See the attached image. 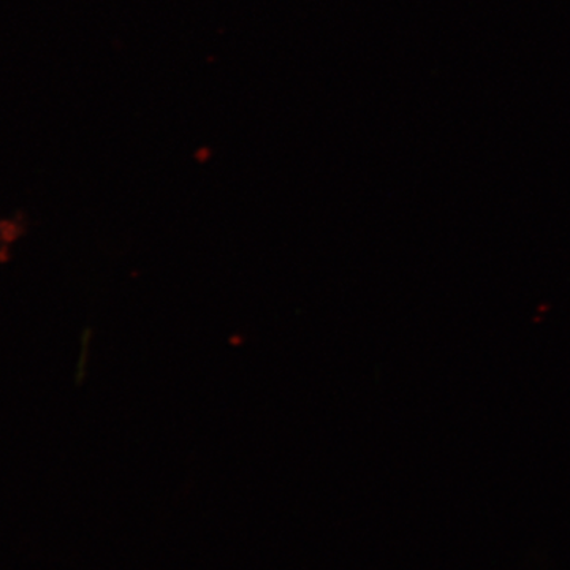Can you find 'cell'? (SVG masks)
Instances as JSON below:
<instances>
[]
</instances>
